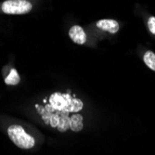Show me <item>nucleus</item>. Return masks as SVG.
<instances>
[{
  "instance_id": "1",
  "label": "nucleus",
  "mask_w": 155,
  "mask_h": 155,
  "mask_svg": "<svg viewBox=\"0 0 155 155\" xmlns=\"http://www.w3.org/2000/svg\"><path fill=\"white\" fill-rule=\"evenodd\" d=\"M50 103L54 109L64 111L75 112L83 108V102L79 100H74L70 95L55 93L50 97Z\"/></svg>"
},
{
  "instance_id": "2",
  "label": "nucleus",
  "mask_w": 155,
  "mask_h": 155,
  "mask_svg": "<svg viewBox=\"0 0 155 155\" xmlns=\"http://www.w3.org/2000/svg\"><path fill=\"white\" fill-rule=\"evenodd\" d=\"M8 135L11 141L21 149L29 150L32 149L35 144V138L32 136L28 135L21 125H10L8 128Z\"/></svg>"
},
{
  "instance_id": "3",
  "label": "nucleus",
  "mask_w": 155,
  "mask_h": 155,
  "mask_svg": "<svg viewBox=\"0 0 155 155\" xmlns=\"http://www.w3.org/2000/svg\"><path fill=\"white\" fill-rule=\"evenodd\" d=\"M33 5L27 0H7L3 2L1 8L6 14H21L29 13L32 10Z\"/></svg>"
},
{
  "instance_id": "4",
  "label": "nucleus",
  "mask_w": 155,
  "mask_h": 155,
  "mask_svg": "<svg viewBox=\"0 0 155 155\" xmlns=\"http://www.w3.org/2000/svg\"><path fill=\"white\" fill-rule=\"evenodd\" d=\"M69 36L74 43L79 45L84 44L87 41V35L84 33L83 28L79 25H74L69 30Z\"/></svg>"
},
{
  "instance_id": "5",
  "label": "nucleus",
  "mask_w": 155,
  "mask_h": 155,
  "mask_svg": "<svg viewBox=\"0 0 155 155\" xmlns=\"http://www.w3.org/2000/svg\"><path fill=\"white\" fill-rule=\"evenodd\" d=\"M97 27L100 28V29L109 32L110 34H116L119 30V23L114 21V20H110V19H104L101 20L97 22Z\"/></svg>"
},
{
  "instance_id": "6",
  "label": "nucleus",
  "mask_w": 155,
  "mask_h": 155,
  "mask_svg": "<svg viewBox=\"0 0 155 155\" xmlns=\"http://www.w3.org/2000/svg\"><path fill=\"white\" fill-rule=\"evenodd\" d=\"M21 81V77L19 75V74L17 73V71L15 69H12L9 74L5 78V83L7 84H10V86H15V84H18Z\"/></svg>"
},
{
  "instance_id": "7",
  "label": "nucleus",
  "mask_w": 155,
  "mask_h": 155,
  "mask_svg": "<svg viewBox=\"0 0 155 155\" xmlns=\"http://www.w3.org/2000/svg\"><path fill=\"white\" fill-rule=\"evenodd\" d=\"M144 62L145 64L151 69L152 71H155V54L152 51H147L144 55Z\"/></svg>"
},
{
  "instance_id": "8",
  "label": "nucleus",
  "mask_w": 155,
  "mask_h": 155,
  "mask_svg": "<svg viewBox=\"0 0 155 155\" xmlns=\"http://www.w3.org/2000/svg\"><path fill=\"white\" fill-rule=\"evenodd\" d=\"M148 26L151 34L155 35V17H150L148 21Z\"/></svg>"
}]
</instances>
